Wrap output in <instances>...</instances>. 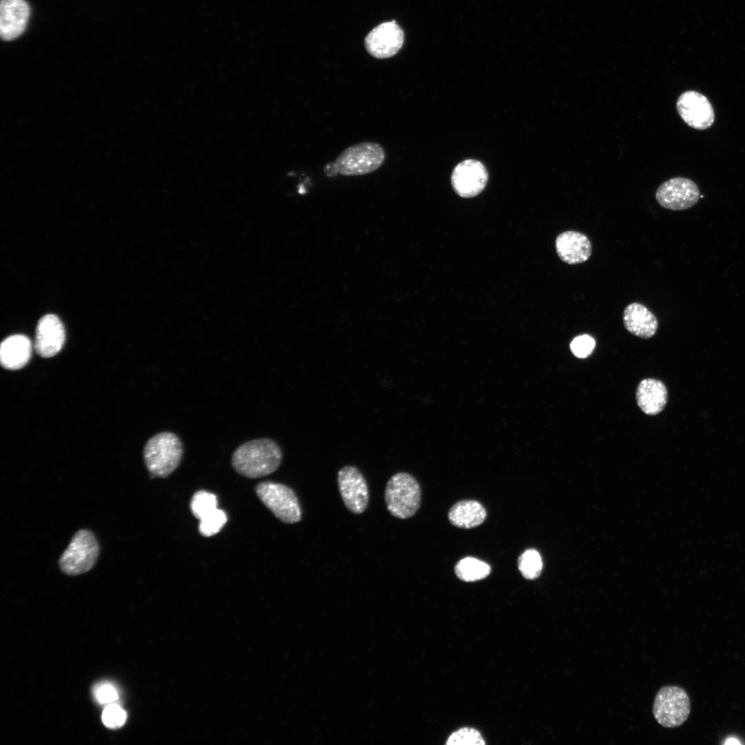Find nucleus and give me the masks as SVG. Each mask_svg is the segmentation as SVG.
<instances>
[{"label": "nucleus", "mask_w": 745, "mask_h": 745, "mask_svg": "<svg viewBox=\"0 0 745 745\" xmlns=\"http://www.w3.org/2000/svg\"><path fill=\"white\" fill-rule=\"evenodd\" d=\"M101 717L106 726L108 728H118L125 723L126 713L121 706L112 703L105 708Z\"/></svg>", "instance_id": "26"}, {"label": "nucleus", "mask_w": 745, "mask_h": 745, "mask_svg": "<svg viewBox=\"0 0 745 745\" xmlns=\"http://www.w3.org/2000/svg\"><path fill=\"white\" fill-rule=\"evenodd\" d=\"M95 697L101 704H112L118 699V694L112 685L103 684L99 685L95 691Z\"/></svg>", "instance_id": "27"}, {"label": "nucleus", "mask_w": 745, "mask_h": 745, "mask_svg": "<svg viewBox=\"0 0 745 745\" xmlns=\"http://www.w3.org/2000/svg\"><path fill=\"white\" fill-rule=\"evenodd\" d=\"M517 563L520 573L526 579H535L542 573V559L535 549L530 548L525 550L519 557Z\"/></svg>", "instance_id": "21"}, {"label": "nucleus", "mask_w": 745, "mask_h": 745, "mask_svg": "<svg viewBox=\"0 0 745 745\" xmlns=\"http://www.w3.org/2000/svg\"><path fill=\"white\" fill-rule=\"evenodd\" d=\"M325 174L328 177H334L338 174L334 162L327 163L324 167Z\"/></svg>", "instance_id": "28"}, {"label": "nucleus", "mask_w": 745, "mask_h": 745, "mask_svg": "<svg viewBox=\"0 0 745 745\" xmlns=\"http://www.w3.org/2000/svg\"><path fill=\"white\" fill-rule=\"evenodd\" d=\"M595 346V339L588 335H581L575 337L570 342L572 353L577 358H586L591 355Z\"/></svg>", "instance_id": "25"}, {"label": "nucleus", "mask_w": 745, "mask_h": 745, "mask_svg": "<svg viewBox=\"0 0 745 745\" xmlns=\"http://www.w3.org/2000/svg\"><path fill=\"white\" fill-rule=\"evenodd\" d=\"M183 452L182 442L175 433L161 432L150 437L143 448V459L151 477L170 475L179 466Z\"/></svg>", "instance_id": "2"}, {"label": "nucleus", "mask_w": 745, "mask_h": 745, "mask_svg": "<svg viewBox=\"0 0 745 745\" xmlns=\"http://www.w3.org/2000/svg\"><path fill=\"white\" fill-rule=\"evenodd\" d=\"M446 744L448 745H483L485 744V742L477 730L472 728H461L453 733L448 737Z\"/></svg>", "instance_id": "24"}, {"label": "nucleus", "mask_w": 745, "mask_h": 745, "mask_svg": "<svg viewBox=\"0 0 745 745\" xmlns=\"http://www.w3.org/2000/svg\"><path fill=\"white\" fill-rule=\"evenodd\" d=\"M65 338L63 325L59 317L52 314L46 315L39 319L37 326L35 350L42 357H53L61 350Z\"/></svg>", "instance_id": "13"}, {"label": "nucleus", "mask_w": 745, "mask_h": 745, "mask_svg": "<svg viewBox=\"0 0 745 745\" xmlns=\"http://www.w3.org/2000/svg\"><path fill=\"white\" fill-rule=\"evenodd\" d=\"M226 522V513L217 508L199 519V533L205 537L212 536L221 530Z\"/></svg>", "instance_id": "23"}, {"label": "nucleus", "mask_w": 745, "mask_h": 745, "mask_svg": "<svg viewBox=\"0 0 745 745\" xmlns=\"http://www.w3.org/2000/svg\"><path fill=\"white\" fill-rule=\"evenodd\" d=\"M385 158V151L381 145L365 141L346 148L339 155L334 163L338 174L359 176L379 168Z\"/></svg>", "instance_id": "4"}, {"label": "nucleus", "mask_w": 745, "mask_h": 745, "mask_svg": "<svg viewBox=\"0 0 745 745\" xmlns=\"http://www.w3.org/2000/svg\"><path fill=\"white\" fill-rule=\"evenodd\" d=\"M385 501L390 513L399 519H408L418 510L421 490L417 481L407 473H398L388 480Z\"/></svg>", "instance_id": "3"}, {"label": "nucleus", "mask_w": 745, "mask_h": 745, "mask_svg": "<svg viewBox=\"0 0 745 745\" xmlns=\"http://www.w3.org/2000/svg\"><path fill=\"white\" fill-rule=\"evenodd\" d=\"M676 108L683 121L693 128L705 130L714 122L715 114L711 102L697 91L683 92L677 101Z\"/></svg>", "instance_id": "10"}, {"label": "nucleus", "mask_w": 745, "mask_h": 745, "mask_svg": "<svg viewBox=\"0 0 745 745\" xmlns=\"http://www.w3.org/2000/svg\"><path fill=\"white\" fill-rule=\"evenodd\" d=\"M490 571V566L487 563L472 557L461 559L455 567L457 577L466 582L481 580L488 577Z\"/></svg>", "instance_id": "20"}, {"label": "nucleus", "mask_w": 745, "mask_h": 745, "mask_svg": "<svg viewBox=\"0 0 745 745\" xmlns=\"http://www.w3.org/2000/svg\"><path fill=\"white\" fill-rule=\"evenodd\" d=\"M486 518L484 506L474 500H463L452 506L448 513L450 522L461 528H472L481 524Z\"/></svg>", "instance_id": "19"}, {"label": "nucleus", "mask_w": 745, "mask_h": 745, "mask_svg": "<svg viewBox=\"0 0 745 745\" xmlns=\"http://www.w3.org/2000/svg\"><path fill=\"white\" fill-rule=\"evenodd\" d=\"M99 553V546L94 534L86 529L77 531L59 559L63 573L77 575L89 571Z\"/></svg>", "instance_id": "5"}, {"label": "nucleus", "mask_w": 745, "mask_h": 745, "mask_svg": "<svg viewBox=\"0 0 745 745\" xmlns=\"http://www.w3.org/2000/svg\"><path fill=\"white\" fill-rule=\"evenodd\" d=\"M339 493L346 508L355 514L364 513L368 507L369 493L366 479L352 466L341 468L337 474Z\"/></svg>", "instance_id": "9"}, {"label": "nucleus", "mask_w": 745, "mask_h": 745, "mask_svg": "<svg viewBox=\"0 0 745 745\" xmlns=\"http://www.w3.org/2000/svg\"><path fill=\"white\" fill-rule=\"evenodd\" d=\"M404 40L403 30L395 21H392L374 28L365 39V46L372 57L386 59L397 53L403 46Z\"/></svg>", "instance_id": "11"}, {"label": "nucleus", "mask_w": 745, "mask_h": 745, "mask_svg": "<svg viewBox=\"0 0 745 745\" xmlns=\"http://www.w3.org/2000/svg\"><path fill=\"white\" fill-rule=\"evenodd\" d=\"M555 248L560 259L570 265L587 261L592 252L591 243L588 237L574 230L559 234L555 240Z\"/></svg>", "instance_id": "15"}, {"label": "nucleus", "mask_w": 745, "mask_h": 745, "mask_svg": "<svg viewBox=\"0 0 745 745\" xmlns=\"http://www.w3.org/2000/svg\"><path fill=\"white\" fill-rule=\"evenodd\" d=\"M190 506L193 515L200 519L217 508V499L212 493L199 490L193 495Z\"/></svg>", "instance_id": "22"}, {"label": "nucleus", "mask_w": 745, "mask_h": 745, "mask_svg": "<svg viewBox=\"0 0 745 745\" xmlns=\"http://www.w3.org/2000/svg\"><path fill=\"white\" fill-rule=\"evenodd\" d=\"M699 197L695 183L684 177H675L664 181L655 193L659 204L673 210H682L693 206Z\"/></svg>", "instance_id": "8"}, {"label": "nucleus", "mask_w": 745, "mask_h": 745, "mask_svg": "<svg viewBox=\"0 0 745 745\" xmlns=\"http://www.w3.org/2000/svg\"><path fill=\"white\" fill-rule=\"evenodd\" d=\"M282 461L277 443L269 438L252 439L233 452L231 464L235 470L248 478H259L274 473Z\"/></svg>", "instance_id": "1"}, {"label": "nucleus", "mask_w": 745, "mask_h": 745, "mask_svg": "<svg viewBox=\"0 0 745 745\" xmlns=\"http://www.w3.org/2000/svg\"><path fill=\"white\" fill-rule=\"evenodd\" d=\"M255 493L262 503L279 520L294 524L301 519V509L295 493L279 483L264 481L258 484Z\"/></svg>", "instance_id": "6"}, {"label": "nucleus", "mask_w": 745, "mask_h": 745, "mask_svg": "<svg viewBox=\"0 0 745 745\" xmlns=\"http://www.w3.org/2000/svg\"><path fill=\"white\" fill-rule=\"evenodd\" d=\"M691 712V702L686 691L677 686H666L657 693L653 714L657 722L665 728H675L683 724Z\"/></svg>", "instance_id": "7"}, {"label": "nucleus", "mask_w": 745, "mask_h": 745, "mask_svg": "<svg viewBox=\"0 0 745 745\" xmlns=\"http://www.w3.org/2000/svg\"><path fill=\"white\" fill-rule=\"evenodd\" d=\"M623 322L629 332L642 339L652 337L658 327L655 315L646 306L637 302L629 304L625 308Z\"/></svg>", "instance_id": "16"}, {"label": "nucleus", "mask_w": 745, "mask_h": 745, "mask_svg": "<svg viewBox=\"0 0 745 745\" xmlns=\"http://www.w3.org/2000/svg\"><path fill=\"white\" fill-rule=\"evenodd\" d=\"M488 173L479 161L466 159L456 166L451 177L453 187L460 197H473L486 186Z\"/></svg>", "instance_id": "12"}, {"label": "nucleus", "mask_w": 745, "mask_h": 745, "mask_svg": "<svg viewBox=\"0 0 745 745\" xmlns=\"http://www.w3.org/2000/svg\"><path fill=\"white\" fill-rule=\"evenodd\" d=\"M30 16V7L24 0H1L0 4V34L5 41L12 40L25 30Z\"/></svg>", "instance_id": "14"}, {"label": "nucleus", "mask_w": 745, "mask_h": 745, "mask_svg": "<svg viewBox=\"0 0 745 745\" xmlns=\"http://www.w3.org/2000/svg\"><path fill=\"white\" fill-rule=\"evenodd\" d=\"M636 400L638 406L645 414H659L667 402L666 388L659 380L651 378L643 379L637 386Z\"/></svg>", "instance_id": "18"}, {"label": "nucleus", "mask_w": 745, "mask_h": 745, "mask_svg": "<svg viewBox=\"0 0 745 745\" xmlns=\"http://www.w3.org/2000/svg\"><path fill=\"white\" fill-rule=\"evenodd\" d=\"M32 344L28 337L14 335L5 339L0 347L1 366L8 370H19L30 360Z\"/></svg>", "instance_id": "17"}]
</instances>
